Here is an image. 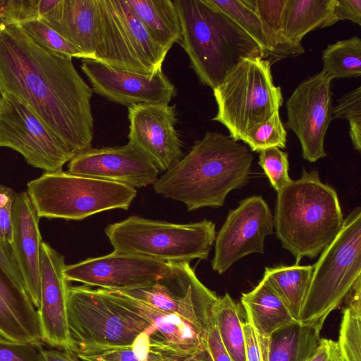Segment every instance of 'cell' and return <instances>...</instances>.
Returning <instances> with one entry per match:
<instances>
[{"mask_svg":"<svg viewBox=\"0 0 361 361\" xmlns=\"http://www.w3.org/2000/svg\"><path fill=\"white\" fill-rule=\"evenodd\" d=\"M0 87L26 104L74 156L92 147V90L72 59L0 26Z\"/></svg>","mask_w":361,"mask_h":361,"instance_id":"1","label":"cell"},{"mask_svg":"<svg viewBox=\"0 0 361 361\" xmlns=\"http://www.w3.org/2000/svg\"><path fill=\"white\" fill-rule=\"evenodd\" d=\"M253 155L230 136L207 131L153 185L154 191L188 211L224 205L227 195L248 182Z\"/></svg>","mask_w":361,"mask_h":361,"instance_id":"2","label":"cell"},{"mask_svg":"<svg viewBox=\"0 0 361 361\" xmlns=\"http://www.w3.org/2000/svg\"><path fill=\"white\" fill-rule=\"evenodd\" d=\"M343 220L336 190L322 182L317 170L303 169L299 179L277 192L274 226L297 265L303 257H317L338 233Z\"/></svg>","mask_w":361,"mask_h":361,"instance_id":"3","label":"cell"},{"mask_svg":"<svg viewBox=\"0 0 361 361\" xmlns=\"http://www.w3.org/2000/svg\"><path fill=\"white\" fill-rule=\"evenodd\" d=\"M180 43L200 82L212 90L244 58L267 59L258 44L208 0H176Z\"/></svg>","mask_w":361,"mask_h":361,"instance_id":"4","label":"cell"},{"mask_svg":"<svg viewBox=\"0 0 361 361\" xmlns=\"http://www.w3.org/2000/svg\"><path fill=\"white\" fill-rule=\"evenodd\" d=\"M67 319L74 354L127 347L155 330L134 299L85 285L68 286Z\"/></svg>","mask_w":361,"mask_h":361,"instance_id":"5","label":"cell"},{"mask_svg":"<svg viewBox=\"0 0 361 361\" xmlns=\"http://www.w3.org/2000/svg\"><path fill=\"white\" fill-rule=\"evenodd\" d=\"M104 232L115 252L166 262L206 259L216 238L215 224L207 219L175 224L131 216Z\"/></svg>","mask_w":361,"mask_h":361,"instance_id":"6","label":"cell"},{"mask_svg":"<svg viewBox=\"0 0 361 361\" xmlns=\"http://www.w3.org/2000/svg\"><path fill=\"white\" fill-rule=\"evenodd\" d=\"M27 193L40 218L82 220L111 209H128L135 188L116 182L63 171L44 172L27 184Z\"/></svg>","mask_w":361,"mask_h":361,"instance_id":"7","label":"cell"},{"mask_svg":"<svg viewBox=\"0 0 361 361\" xmlns=\"http://www.w3.org/2000/svg\"><path fill=\"white\" fill-rule=\"evenodd\" d=\"M313 271L299 323L322 327L360 277L361 209L355 208L343 220L334 239L323 250Z\"/></svg>","mask_w":361,"mask_h":361,"instance_id":"8","label":"cell"},{"mask_svg":"<svg viewBox=\"0 0 361 361\" xmlns=\"http://www.w3.org/2000/svg\"><path fill=\"white\" fill-rule=\"evenodd\" d=\"M213 92L217 113L212 120L223 124L235 141L279 111L283 102L270 61L260 57L242 59Z\"/></svg>","mask_w":361,"mask_h":361,"instance_id":"9","label":"cell"},{"mask_svg":"<svg viewBox=\"0 0 361 361\" xmlns=\"http://www.w3.org/2000/svg\"><path fill=\"white\" fill-rule=\"evenodd\" d=\"M95 61L126 71L153 75L169 52L150 35L126 0H97Z\"/></svg>","mask_w":361,"mask_h":361,"instance_id":"10","label":"cell"},{"mask_svg":"<svg viewBox=\"0 0 361 361\" xmlns=\"http://www.w3.org/2000/svg\"><path fill=\"white\" fill-rule=\"evenodd\" d=\"M1 147L17 151L44 172L63 171L74 157L26 104L7 92L0 105Z\"/></svg>","mask_w":361,"mask_h":361,"instance_id":"11","label":"cell"},{"mask_svg":"<svg viewBox=\"0 0 361 361\" xmlns=\"http://www.w3.org/2000/svg\"><path fill=\"white\" fill-rule=\"evenodd\" d=\"M159 310L176 314L206 336L211 308L217 298L197 278L190 262H171V269L153 284L116 291Z\"/></svg>","mask_w":361,"mask_h":361,"instance_id":"12","label":"cell"},{"mask_svg":"<svg viewBox=\"0 0 361 361\" xmlns=\"http://www.w3.org/2000/svg\"><path fill=\"white\" fill-rule=\"evenodd\" d=\"M274 227V217L262 196L241 200L216 235L213 270L221 274L248 255L263 254L265 238L273 234Z\"/></svg>","mask_w":361,"mask_h":361,"instance_id":"13","label":"cell"},{"mask_svg":"<svg viewBox=\"0 0 361 361\" xmlns=\"http://www.w3.org/2000/svg\"><path fill=\"white\" fill-rule=\"evenodd\" d=\"M331 82L320 72L301 82L286 101L285 126L295 133L310 162L326 156L324 138L333 120Z\"/></svg>","mask_w":361,"mask_h":361,"instance_id":"14","label":"cell"},{"mask_svg":"<svg viewBox=\"0 0 361 361\" xmlns=\"http://www.w3.org/2000/svg\"><path fill=\"white\" fill-rule=\"evenodd\" d=\"M170 269L171 262L114 251L66 265L63 274L67 281L111 291H124L150 286Z\"/></svg>","mask_w":361,"mask_h":361,"instance_id":"15","label":"cell"},{"mask_svg":"<svg viewBox=\"0 0 361 361\" xmlns=\"http://www.w3.org/2000/svg\"><path fill=\"white\" fill-rule=\"evenodd\" d=\"M81 69L92 92L116 104L129 107L139 104H169L176 96L174 85L162 69L144 75L84 59Z\"/></svg>","mask_w":361,"mask_h":361,"instance_id":"16","label":"cell"},{"mask_svg":"<svg viewBox=\"0 0 361 361\" xmlns=\"http://www.w3.org/2000/svg\"><path fill=\"white\" fill-rule=\"evenodd\" d=\"M129 142L140 149L162 171L182 158V142L176 130V105L139 104L128 107Z\"/></svg>","mask_w":361,"mask_h":361,"instance_id":"17","label":"cell"},{"mask_svg":"<svg viewBox=\"0 0 361 361\" xmlns=\"http://www.w3.org/2000/svg\"><path fill=\"white\" fill-rule=\"evenodd\" d=\"M159 169L130 142L103 148H90L73 157L68 172L122 183L134 188L154 185Z\"/></svg>","mask_w":361,"mask_h":361,"instance_id":"18","label":"cell"},{"mask_svg":"<svg viewBox=\"0 0 361 361\" xmlns=\"http://www.w3.org/2000/svg\"><path fill=\"white\" fill-rule=\"evenodd\" d=\"M64 257L42 242L40 255V294L37 308L42 341L73 351L67 319L68 281Z\"/></svg>","mask_w":361,"mask_h":361,"instance_id":"19","label":"cell"},{"mask_svg":"<svg viewBox=\"0 0 361 361\" xmlns=\"http://www.w3.org/2000/svg\"><path fill=\"white\" fill-rule=\"evenodd\" d=\"M11 250L24 287L37 309L40 294V255L42 241L39 217L27 193L16 194L13 206Z\"/></svg>","mask_w":361,"mask_h":361,"instance_id":"20","label":"cell"},{"mask_svg":"<svg viewBox=\"0 0 361 361\" xmlns=\"http://www.w3.org/2000/svg\"><path fill=\"white\" fill-rule=\"evenodd\" d=\"M0 336L37 346L42 342L37 309L25 287L1 265Z\"/></svg>","mask_w":361,"mask_h":361,"instance_id":"21","label":"cell"},{"mask_svg":"<svg viewBox=\"0 0 361 361\" xmlns=\"http://www.w3.org/2000/svg\"><path fill=\"white\" fill-rule=\"evenodd\" d=\"M40 20L95 60L99 33L97 0H59Z\"/></svg>","mask_w":361,"mask_h":361,"instance_id":"22","label":"cell"},{"mask_svg":"<svg viewBox=\"0 0 361 361\" xmlns=\"http://www.w3.org/2000/svg\"><path fill=\"white\" fill-rule=\"evenodd\" d=\"M241 305L246 320L253 327L259 341L264 361L268 341L276 330L296 322L269 282L262 281L251 291L243 293Z\"/></svg>","mask_w":361,"mask_h":361,"instance_id":"23","label":"cell"},{"mask_svg":"<svg viewBox=\"0 0 361 361\" xmlns=\"http://www.w3.org/2000/svg\"><path fill=\"white\" fill-rule=\"evenodd\" d=\"M336 0H287L283 34L297 54L305 52L301 40L309 32L331 26Z\"/></svg>","mask_w":361,"mask_h":361,"instance_id":"24","label":"cell"},{"mask_svg":"<svg viewBox=\"0 0 361 361\" xmlns=\"http://www.w3.org/2000/svg\"><path fill=\"white\" fill-rule=\"evenodd\" d=\"M75 355L80 361H182L191 354L171 345L153 330L127 347Z\"/></svg>","mask_w":361,"mask_h":361,"instance_id":"25","label":"cell"},{"mask_svg":"<svg viewBox=\"0 0 361 361\" xmlns=\"http://www.w3.org/2000/svg\"><path fill=\"white\" fill-rule=\"evenodd\" d=\"M322 327L294 322L269 337L266 361H307L317 348Z\"/></svg>","mask_w":361,"mask_h":361,"instance_id":"26","label":"cell"},{"mask_svg":"<svg viewBox=\"0 0 361 361\" xmlns=\"http://www.w3.org/2000/svg\"><path fill=\"white\" fill-rule=\"evenodd\" d=\"M150 35L168 51L180 42L181 27L171 0H126Z\"/></svg>","mask_w":361,"mask_h":361,"instance_id":"27","label":"cell"},{"mask_svg":"<svg viewBox=\"0 0 361 361\" xmlns=\"http://www.w3.org/2000/svg\"><path fill=\"white\" fill-rule=\"evenodd\" d=\"M313 271V266L279 265L265 267L263 279L267 280L283 302L293 318L300 321Z\"/></svg>","mask_w":361,"mask_h":361,"instance_id":"28","label":"cell"},{"mask_svg":"<svg viewBox=\"0 0 361 361\" xmlns=\"http://www.w3.org/2000/svg\"><path fill=\"white\" fill-rule=\"evenodd\" d=\"M136 301L154 329L166 343L188 354L205 348L206 336L184 318Z\"/></svg>","mask_w":361,"mask_h":361,"instance_id":"29","label":"cell"},{"mask_svg":"<svg viewBox=\"0 0 361 361\" xmlns=\"http://www.w3.org/2000/svg\"><path fill=\"white\" fill-rule=\"evenodd\" d=\"M243 313L241 305L236 303L227 293L217 297L211 308V317L218 329L226 350L233 361H245Z\"/></svg>","mask_w":361,"mask_h":361,"instance_id":"30","label":"cell"},{"mask_svg":"<svg viewBox=\"0 0 361 361\" xmlns=\"http://www.w3.org/2000/svg\"><path fill=\"white\" fill-rule=\"evenodd\" d=\"M345 306L337 341L344 361H361V277L343 299Z\"/></svg>","mask_w":361,"mask_h":361,"instance_id":"31","label":"cell"},{"mask_svg":"<svg viewBox=\"0 0 361 361\" xmlns=\"http://www.w3.org/2000/svg\"><path fill=\"white\" fill-rule=\"evenodd\" d=\"M261 21L269 57L279 59L297 56L283 34L284 12L287 0H247Z\"/></svg>","mask_w":361,"mask_h":361,"instance_id":"32","label":"cell"},{"mask_svg":"<svg viewBox=\"0 0 361 361\" xmlns=\"http://www.w3.org/2000/svg\"><path fill=\"white\" fill-rule=\"evenodd\" d=\"M322 73L333 79L361 75V39L357 36L329 44L322 54Z\"/></svg>","mask_w":361,"mask_h":361,"instance_id":"33","label":"cell"},{"mask_svg":"<svg viewBox=\"0 0 361 361\" xmlns=\"http://www.w3.org/2000/svg\"><path fill=\"white\" fill-rule=\"evenodd\" d=\"M237 23L262 49L267 59L269 51L259 16L247 0H208Z\"/></svg>","mask_w":361,"mask_h":361,"instance_id":"34","label":"cell"},{"mask_svg":"<svg viewBox=\"0 0 361 361\" xmlns=\"http://www.w3.org/2000/svg\"><path fill=\"white\" fill-rule=\"evenodd\" d=\"M20 26L35 42L50 51L71 59H90L88 56L40 19L25 23Z\"/></svg>","mask_w":361,"mask_h":361,"instance_id":"35","label":"cell"},{"mask_svg":"<svg viewBox=\"0 0 361 361\" xmlns=\"http://www.w3.org/2000/svg\"><path fill=\"white\" fill-rule=\"evenodd\" d=\"M286 131L283 125L279 111L267 121L253 126L246 133L243 142L252 152H259L269 147L285 148Z\"/></svg>","mask_w":361,"mask_h":361,"instance_id":"36","label":"cell"},{"mask_svg":"<svg viewBox=\"0 0 361 361\" xmlns=\"http://www.w3.org/2000/svg\"><path fill=\"white\" fill-rule=\"evenodd\" d=\"M344 118L349 122V135L354 148L361 150V87L343 94L333 107L332 119Z\"/></svg>","mask_w":361,"mask_h":361,"instance_id":"37","label":"cell"},{"mask_svg":"<svg viewBox=\"0 0 361 361\" xmlns=\"http://www.w3.org/2000/svg\"><path fill=\"white\" fill-rule=\"evenodd\" d=\"M258 164L264 170L276 192L290 183L288 174V156L279 147H269L259 152Z\"/></svg>","mask_w":361,"mask_h":361,"instance_id":"38","label":"cell"},{"mask_svg":"<svg viewBox=\"0 0 361 361\" xmlns=\"http://www.w3.org/2000/svg\"><path fill=\"white\" fill-rule=\"evenodd\" d=\"M39 0H0V26L20 25L39 20Z\"/></svg>","mask_w":361,"mask_h":361,"instance_id":"39","label":"cell"},{"mask_svg":"<svg viewBox=\"0 0 361 361\" xmlns=\"http://www.w3.org/2000/svg\"><path fill=\"white\" fill-rule=\"evenodd\" d=\"M0 361H42L39 346L0 338Z\"/></svg>","mask_w":361,"mask_h":361,"instance_id":"40","label":"cell"},{"mask_svg":"<svg viewBox=\"0 0 361 361\" xmlns=\"http://www.w3.org/2000/svg\"><path fill=\"white\" fill-rule=\"evenodd\" d=\"M16 194L12 188L0 184V238L11 250L13 243L12 212Z\"/></svg>","mask_w":361,"mask_h":361,"instance_id":"41","label":"cell"},{"mask_svg":"<svg viewBox=\"0 0 361 361\" xmlns=\"http://www.w3.org/2000/svg\"><path fill=\"white\" fill-rule=\"evenodd\" d=\"M205 348L212 361H233L221 341L218 329L211 315L205 337Z\"/></svg>","mask_w":361,"mask_h":361,"instance_id":"42","label":"cell"},{"mask_svg":"<svg viewBox=\"0 0 361 361\" xmlns=\"http://www.w3.org/2000/svg\"><path fill=\"white\" fill-rule=\"evenodd\" d=\"M343 20H349L361 25V0H336L331 25Z\"/></svg>","mask_w":361,"mask_h":361,"instance_id":"43","label":"cell"},{"mask_svg":"<svg viewBox=\"0 0 361 361\" xmlns=\"http://www.w3.org/2000/svg\"><path fill=\"white\" fill-rule=\"evenodd\" d=\"M307 361H344L338 343L328 338H320L319 344Z\"/></svg>","mask_w":361,"mask_h":361,"instance_id":"44","label":"cell"},{"mask_svg":"<svg viewBox=\"0 0 361 361\" xmlns=\"http://www.w3.org/2000/svg\"><path fill=\"white\" fill-rule=\"evenodd\" d=\"M243 326L245 361H264L259 341L253 327L246 319L243 321Z\"/></svg>","mask_w":361,"mask_h":361,"instance_id":"45","label":"cell"},{"mask_svg":"<svg viewBox=\"0 0 361 361\" xmlns=\"http://www.w3.org/2000/svg\"><path fill=\"white\" fill-rule=\"evenodd\" d=\"M0 265L18 283L23 285V279L13 255L12 250L8 247L0 238Z\"/></svg>","mask_w":361,"mask_h":361,"instance_id":"46","label":"cell"},{"mask_svg":"<svg viewBox=\"0 0 361 361\" xmlns=\"http://www.w3.org/2000/svg\"><path fill=\"white\" fill-rule=\"evenodd\" d=\"M42 361H80L71 351L62 349L40 348Z\"/></svg>","mask_w":361,"mask_h":361,"instance_id":"47","label":"cell"},{"mask_svg":"<svg viewBox=\"0 0 361 361\" xmlns=\"http://www.w3.org/2000/svg\"><path fill=\"white\" fill-rule=\"evenodd\" d=\"M59 1V0H39L38 11L39 19L51 11L58 4Z\"/></svg>","mask_w":361,"mask_h":361,"instance_id":"48","label":"cell"},{"mask_svg":"<svg viewBox=\"0 0 361 361\" xmlns=\"http://www.w3.org/2000/svg\"><path fill=\"white\" fill-rule=\"evenodd\" d=\"M182 361H212L206 348L185 357Z\"/></svg>","mask_w":361,"mask_h":361,"instance_id":"49","label":"cell"},{"mask_svg":"<svg viewBox=\"0 0 361 361\" xmlns=\"http://www.w3.org/2000/svg\"><path fill=\"white\" fill-rule=\"evenodd\" d=\"M4 92L2 90V89L1 88V87H0V105H1V102H2L3 97H4Z\"/></svg>","mask_w":361,"mask_h":361,"instance_id":"50","label":"cell"}]
</instances>
